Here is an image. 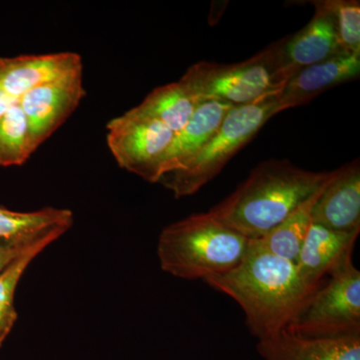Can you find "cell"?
I'll return each mask as SVG.
<instances>
[{
  "mask_svg": "<svg viewBox=\"0 0 360 360\" xmlns=\"http://www.w3.org/2000/svg\"><path fill=\"white\" fill-rule=\"evenodd\" d=\"M335 15L338 37L348 53L360 54V4L356 0H326Z\"/></svg>",
  "mask_w": 360,
  "mask_h": 360,
  "instance_id": "44dd1931",
  "label": "cell"
},
{
  "mask_svg": "<svg viewBox=\"0 0 360 360\" xmlns=\"http://www.w3.org/2000/svg\"><path fill=\"white\" fill-rule=\"evenodd\" d=\"M47 246L49 245H40L32 248L0 274V347L4 345L7 336L11 335L18 319L14 296L21 277L35 257H39Z\"/></svg>",
  "mask_w": 360,
  "mask_h": 360,
  "instance_id": "ffe728a7",
  "label": "cell"
},
{
  "mask_svg": "<svg viewBox=\"0 0 360 360\" xmlns=\"http://www.w3.org/2000/svg\"><path fill=\"white\" fill-rule=\"evenodd\" d=\"M290 77L277 41L241 63L200 61L187 68L179 80L198 103L212 101L238 106L281 94Z\"/></svg>",
  "mask_w": 360,
  "mask_h": 360,
  "instance_id": "277c9868",
  "label": "cell"
},
{
  "mask_svg": "<svg viewBox=\"0 0 360 360\" xmlns=\"http://www.w3.org/2000/svg\"><path fill=\"white\" fill-rule=\"evenodd\" d=\"M198 103L179 80L156 87L134 108L142 115L155 118L176 134L191 120Z\"/></svg>",
  "mask_w": 360,
  "mask_h": 360,
  "instance_id": "e0dca14e",
  "label": "cell"
},
{
  "mask_svg": "<svg viewBox=\"0 0 360 360\" xmlns=\"http://www.w3.org/2000/svg\"><path fill=\"white\" fill-rule=\"evenodd\" d=\"M203 281L238 303L257 340L288 329L319 288L307 285L295 264L270 252L259 240H250L238 266Z\"/></svg>",
  "mask_w": 360,
  "mask_h": 360,
  "instance_id": "6da1fadb",
  "label": "cell"
},
{
  "mask_svg": "<svg viewBox=\"0 0 360 360\" xmlns=\"http://www.w3.org/2000/svg\"><path fill=\"white\" fill-rule=\"evenodd\" d=\"M85 96L84 66H80L22 97L20 106L30 124L35 151L77 110Z\"/></svg>",
  "mask_w": 360,
  "mask_h": 360,
  "instance_id": "ba28073f",
  "label": "cell"
},
{
  "mask_svg": "<svg viewBox=\"0 0 360 360\" xmlns=\"http://www.w3.org/2000/svg\"><path fill=\"white\" fill-rule=\"evenodd\" d=\"M73 224V212L68 208L20 212L0 206V250H26L39 243H53Z\"/></svg>",
  "mask_w": 360,
  "mask_h": 360,
  "instance_id": "7c38bea8",
  "label": "cell"
},
{
  "mask_svg": "<svg viewBox=\"0 0 360 360\" xmlns=\"http://www.w3.org/2000/svg\"><path fill=\"white\" fill-rule=\"evenodd\" d=\"M288 329L307 338L360 335V271L352 260L310 295Z\"/></svg>",
  "mask_w": 360,
  "mask_h": 360,
  "instance_id": "8992f818",
  "label": "cell"
},
{
  "mask_svg": "<svg viewBox=\"0 0 360 360\" xmlns=\"http://www.w3.org/2000/svg\"><path fill=\"white\" fill-rule=\"evenodd\" d=\"M359 232L336 231L312 224L295 265L307 285L319 288L323 278L350 262Z\"/></svg>",
  "mask_w": 360,
  "mask_h": 360,
  "instance_id": "4fadbf2b",
  "label": "cell"
},
{
  "mask_svg": "<svg viewBox=\"0 0 360 360\" xmlns=\"http://www.w3.org/2000/svg\"><path fill=\"white\" fill-rule=\"evenodd\" d=\"M360 54L341 53L316 65L307 66L290 78L279 94L283 110L314 101L326 90L357 79Z\"/></svg>",
  "mask_w": 360,
  "mask_h": 360,
  "instance_id": "5bb4252c",
  "label": "cell"
},
{
  "mask_svg": "<svg viewBox=\"0 0 360 360\" xmlns=\"http://www.w3.org/2000/svg\"><path fill=\"white\" fill-rule=\"evenodd\" d=\"M250 240L210 212L196 213L161 231V269L179 278L202 279L231 271L245 257Z\"/></svg>",
  "mask_w": 360,
  "mask_h": 360,
  "instance_id": "3957f363",
  "label": "cell"
},
{
  "mask_svg": "<svg viewBox=\"0 0 360 360\" xmlns=\"http://www.w3.org/2000/svg\"><path fill=\"white\" fill-rule=\"evenodd\" d=\"M233 105L219 101H201L179 134L174 135L163 163V175L180 169L210 141ZM161 176V177H162Z\"/></svg>",
  "mask_w": 360,
  "mask_h": 360,
  "instance_id": "2e32d148",
  "label": "cell"
},
{
  "mask_svg": "<svg viewBox=\"0 0 360 360\" xmlns=\"http://www.w3.org/2000/svg\"><path fill=\"white\" fill-rule=\"evenodd\" d=\"M51 245V243H39V245H37L33 246V248H30V250H0V274H1L4 270H6L7 267L9 266L13 262H15L18 258L22 257L23 255H25L28 251L32 250V248H37V245Z\"/></svg>",
  "mask_w": 360,
  "mask_h": 360,
  "instance_id": "7402d4cb",
  "label": "cell"
},
{
  "mask_svg": "<svg viewBox=\"0 0 360 360\" xmlns=\"http://www.w3.org/2000/svg\"><path fill=\"white\" fill-rule=\"evenodd\" d=\"M264 360H360V335L340 338H307L288 330L258 340Z\"/></svg>",
  "mask_w": 360,
  "mask_h": 360,
  "instance_id": "9a60e30c",
  "label": "cell"
},
{
  "mask_svg": "<svg viewBox=\"0 0 360 360\" xmlns=\"http://www.w3.org/2000/svg\"><path fill=\"white\" fill-rule=\"evenodd\" d=\"M106 131V143L118 167L158 184L174 132L134 108L110 120Z\"/></svg>",
  "mask_w": 360,
  "mask_h": 360,
  "instance_id": "52a82bcc",
  "label": "cell"
},
{
  "mask_svg": "<svg viewBox=\"0 0 360 360\" xmlns=\"http://www.w3.org/2000/svg\"><path fill=\"white\" fill-rule=\"evenodd\" d=\"M312 224L336 231L360 232L359 158L333 170L312 210Z\"/></svg>",
  "mask_w": 360,
  "mask_h": 360,
  "instance_id": "8fae6325",
  "label": "cell"
},
{
  "mask_svg": "<svg viewBox=\"0 0 360 360\" xmlns=\"http://www.w3.org/2000/svg\"><path fill=\"white\" fill-rule=\"evenodd\" d=\"M281 111L279 94L233 106L200 153L184 167L163 175L158 184L169 189L176 198L198 193L219 174L270 118Z\"/></svg>",
  "mask_w": 360,
  "mask_h": 360,
  "instance_id": "5b68a950",
  "label": "cell"
},
{
  "mask_svg": "<svg viewBox=\"0 0 360 360\" xmlns=\"http://www.w3.org/2000/svg\"><path fill=\"white\" fill-rule=\"evenodd\" d=\"M328 182L309 200L297 206L283 222L257 240L270 252L295 264L312 224V210Z\"/></svg>",
  "mask_w": 360,
  "mask_h": 360,
  "instance_id": "ac0fdd59",
  "label": "cell"
},
{
  "mask_svg": "<svg viewBox=\"0 0 360 360\" xmlns=\"http://www.w3.org/2000/svg\"><path fill=\"white\" fill-rule=\"evenodd\" d=\"M35 153L20 104L0 117V167H20Z\"/></svg>",
  "mask_w": 360,
  "mask_h": 360,
  "instance_id": "d6986e66",
  "label": "cell"
},
{
  "mask_svg": "<svg viewBox=\"0 0 360 360\" xmlns=\"http://www.w3.org/2000/svg\"><path fill=\"white\" fill-rule=\"evenodd\" d=\"M333 174L302 169L288 160L264 161L210 212L245 238L257 240L316 193Z\"/></svg>",
  "mask_w": 360,
  "mask_h": 360,
  "instance_id": "7a4b0ae2",
  "label": "cell"
},
{
  "mask_svg": "<svg viewBox=\"0 0 360 360\" xmlns=\"http://www.w3.org/2000/svg\"><path fill=\"white\" fill-rule=\"evenodd\" d=\"M311 4L315 8L311 20L300 32L278 40L283 65L291 77L307 66L348 53L340 44L335 15L326 0Z\"/></svg>",
  "mask_w": 360,
  "mask_h": 360,
  "instance_id": "30bf717a",
  "label": "cell"
},
{
  "mask_svg": "<svg viewBox=\"0 0 360 360\" xmlns=\"http://www.w3.org/2000/svg\"><path fill=\"white\" fill-rule=\"evenodd\" d=\"M80 66L82 56L71 51L0 58V117L32 89Z\"/></svg>",
  "mask_w": 360,
  "mask_h": 360,
  "instance_id": "9c48e42d",
  "label": "cell"
}]
</instances>
